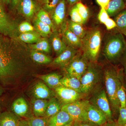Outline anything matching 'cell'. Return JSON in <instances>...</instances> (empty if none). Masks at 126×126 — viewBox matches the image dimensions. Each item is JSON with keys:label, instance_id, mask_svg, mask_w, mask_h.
<instances>
[{"label": "cell", "instance_id": "cell-25", "mask_svg": "<svg viewBox=\"0 0 126 126\" xmlns=\"http://www.w3.org/2000/svg\"><path fill=\"white\" fill-rule=\"evenodd\" d=\"M34 25L35 30L43 38H46L52 34V28L36 18L34 21Z\"/></svg>", "mask_w": 126, "mask_h": 126}, {"label": "cell", "instance_id": "cell-50", "mask_svg": "<svg viewBox=\"0 0 126 126\" xmlns=\"http://www.w3.org/2000/svg\"><path fill=\"white\" fill-rule=\"evenodd\" d=\"M2 99L0 97V113H1V108H2Z\"/></svg>", "mask_w": 126, "mask_h": 126}, {"label": "cell", "instance_id": "cell-53", "mask_svg": "<svg viewBox=\"0 0 126 126\" xmlns=\"http://www.w3.org/2000/svg\"><path fill=\"white\" fill-rule=\"evenodd\" d=\"M121 33L123 34L124 35V36H126V31H121L120 32Z\"/></svg>", "mask_w": 126, "mask_h": 126}, {"label": "cell", "instance_id": "cell-28", "mask_svg": "<svg viewBox=\"0 0 126 126\" xmlns=\"http://www.w3.org/2000/svg\"><path fill=\"white\" fill-rule=\"evenodd\" d=\"M21 41L27 44H35L41 38L40 35L35 31L21 33L18 36Z\"/></svg>", "mask_w": 126, "mask_h": 126}, {"label": "cell", "instance_id": "cell-30", "mask_svg": "<svg viewBox=\"0 0 126 126\" xmlns=\"http://www.w3.org/2000/svg\"><path fill=\"white\" fill-rule=\"evenodd\" d=\"M31 55L35 62L40 64H47L52 63V59L40 51L32 50Z\"/></svg>", "mask_w": 126, "mask_h": 126}, {"label": "cell", "instance_id": "cell-15", "mask_svg": "<svg viewBox=\"0 0 126 126\" xmlns=\"http://www.w3.org/2000/svg\"><path fill=\"white\" fill-rule=\"evenodd\" d=\"M72 122L73 120L67 113L61 110L48 119L47 126H63Z\"/></svg>", "mask_w": 126, "mask_h": 126}, {"label": "cell", "instance_id": "cell-32", "mask_svg": "<svg viewBox=\"0 0 126 126\" xmlns=\"http://www.w3.org/2000/svg\"><path fill=\"white\" fill-rule=\"evenodd\" d=\"M114 20L120 32L126 31V10H123L115 16Z\"/></svg>", "mask_w": 126, "mask_h": 126}, {"label": "cell", "instance_id": "cell-51", "mask_svg": "<svg viewBox=\"0 0 126 126\" xmlns=\"http://www.w3.org/2000/svg\"><path fill=\"white\" fill-rule=\"evenodd\" d=\"M35 0L41 3V4H43L45 2L46 0Z\"/></svg>", "mask_w": 126, "mask_h": 126}, {"label": "cell", "instance_id": "cell-31", "mask_svg": "<svg viewBox=\"0 0 126 126\" xmlns=\"http://www.w3.org/2000/svg\"><path fill=\"white\" fill-rule=\"evenodd\" d=\"M29 46L32 49L40 52L49 53L50 51L49 43L46 38H41L37 43Z\"/></svg>", "mask_w": 126, "mask_h": 126}, {"label": "cell", "instance_id": "cell-37", "mask_svg": "<svg viewBox=\"0 0 126 126\" xmlns=\"http://www.w3.org/2000/svg\"><path fill=\"white\" fill-rule=\"evenodd\" d=\"M61 0H46L43 4V9L49 13H52Z\"/></svg>", "mask_w": 126, "mask_h": 126}, {"label": "cell", "instance_id": "cell-35", "mask_svg": "<svg viewBox=\"0 0 126 126\" xmlns=\"http://www.w3.org/2000/svg\"><path fill=\"white\" fill-rule=\"evenodd\" d=\"M48 119L44 117H32L26 120L29 126H47Z\"/></svg>", "mask_w": 126, "mask_h": 126}, {"label": "cell", "instance_id": "cell-9", "mask_svg": "<svg viewBox=\"0 0 126 126\" xmlns=\"http://www.w3.org/2000/svg\"><path fill=\"white\" fill-rule=\"evenodd\" d=\"M90 103L102 112L108 118H111L112 114L110 103L106 91L104 89L99 91L95 94L91 99Z\"/></svg>", "mask_w": 126, "mask_h": 126}, {"label": "cell", "instance_id": "cell-5", "mask_svg": "<svg viewBox=\"0 0 126 126\" xmlns=\"http://www.w3.org/2000/svg\"><path fill=\"white\" fill-rule=\"evenodd\" d=\"M102 68L95 62L89 61L87 69L80 79L82 94L90 93L98 83L101 77Z\"/></svg>", "mask_w": 126, "mask_h": 126}, {"label": "cell", "instance_id": "cell-24", "mask_svg": "<svg viewBox=\"0 0 126 126\" xmlns=\"http://www.w3.org/2000/svg\"><path fill=\"white\" fill-rule=\"evenodd\" d=\"M47 99H37L33 101V111L35 117H43L47 109Z\"/></svg>", "mask_w": 126, "mask_h": 126}, {"label": "cell", "instance_id": "cell-34", "mask_svg": "<svg viewBox=\"0 0 126 126\" xmlns=\"http://www.w3.org/2000/svg\"><path fill=\"white\" fill-rule=\"evenodd\" d=\"M79 14L83 20L84 23L87 21L89 17V11L87 7L81 2H78L75 4Z\"/></svg>", "mask_w": 126, "mask_h": 126}, {"label": "cell", "instance_id": "cell-14", "mask_svg": "<svg viewBox=\"0 0 126 126\" xmlns=\"http://www.w3.org/2000/svg\"><path fill=\"white\" fill-rule=\"evenodd\" d=\"M11 111L19 118L26 119L31 118L29 115V108L27 102L23 97L16 99L11 105Z\"/></svg>", "mask_w": 126, "mask_h": 126}, {"label": "cell", "instance_id": "cell-41", "mask_svg": "<svg viewBox=\"0 0 126 126\" xmlns=\"http://www.w3.org/2000/svg\"><path fill=\"white\" fill-rule=\"evenodd\" d=\"M107 30H110L117 27V25L115 21L110 18H109L104 23Z\"/></svg>", "mask_w": 126, "mask_h": 126}, {"label": "cell", "instance_id": "cell-6", "mask_svg": "<svg viewBox=\"0 0 126 126\" xmlns=\"http://www.w3.org/2000/svg\"><path fill=\"white\" fill-rule=\"evenodd\" d=\"M90 102L87 100L78 101L62 106L61 110L67 113L74 122L85 123L87 122L86 109Z\"/></svg>", "mask_w": 126, "mask_h": 126}, {"label": "cell", "instance_id": "cell-46", "mask_svg": "<svg viewBox=\"0 0 126 126\" xmlns=\"http://www.w3.org/2000/svg\"><path fill=\"white\" fill-rule=\"evenodd\" d=\"M81 0H66L68 4L70 5L73 6L78 2H80Z\"/></svg>", "mask_w": 126, "mask_h": 126}, {"label": "cell", "instance_id": "cell-48", "mask_svg": "<svg viewBox=\"0 0 126 126\" xmlns=\"http://www.w3.org/2000/svg\"><path fill=\"white\" fill-rule=\"evenodd\" d=\"M4 92V89L2 87V86L0 85V96H1Z\"/></svg>", "mask_w": 126, "mask_h": 126}, {"label": "cell", "instance_id": "cell-19", "mask_svg": "<svg viewBox=\"0 0 126 126\" xmlns=\"http://www.w3.org/2000/svg\"><path fill=\"white\" fill-rule=\"evenodd\" d=\"M20 119L10 111L0 113V126H19Z\"/></svg>", "mask_w": 126, "mask_h": 126}, {"label": "cell", "instance_id": "cell-3", "mask_svg": "<svg viewBox=\"0 0 126 126\" xmlns=\"http://www.w3.org/2000/svg\"><path fill=\"white\" fill-rule=\"evenodd\" d=\"M126 47V41L121 33L110 35L106 41L104 54L109 61L112 63L120 61Z\"/></svg>", "mask_w": 126, "mask_h": 126}, {"label": "cell", "instance_id": "cell-18", "mask_svg": "<svg viewBox=\"0 0 126 126\" xmlns=\"http://www.w3.org/2000/svg\"><path fill=\"white\" fill-rule=\"evenodd\" d=\"M66 0H61L52 12V18L57 26L63 25L66 14Z\"/></svg>", "mask_w": 126, "mask_h": 126}, {"label": "cell", "instance_id": "cell-36", "mask_svg": "<svg viewBox=\"0 0 126 126\" xmlns=\"http://www.w3.org/2000/svg\"><path fill=\"white\" fill-rule=\"evenodd\" d=\"M69 14L71 18V20L72 21L82 25L84 24L83 20L79 14L75 4L70 9Z\"/></svg>", "mask_w": 126, "mask_h": 126}, {"label": "cell", "instance_id": "cell-16", "mask_svg": "<svg viewBox=\"0 0 126 126\" xmlns=\"http://www.w3.org/2000/svg\"><path fill=\"white\" fill-rule=\"evenodd\" d=\"M62 29L63 39L67 46L78 49L82 46V39L72 33L66 27L64 26Z\"/></svg>", "mask_w": 126, "mask_h": 126}, {"label": "cell", "instance_id": "cell-39", "mask_svg": "<svg viewBox=\"0 0 126 126\" xmlns=\"http://www.w3.org/2000/svg\"><path fill=\"white\" fill-rule=\"evenodd\" d=\"M119 116L117 121V124L123 126L126 125V107L119 108Z\"/></svg>", "mask_w": 126, "mask_h": 126}, {"label": "cell", "instance_id": "cell-26", "mask_svg": "<svg viewBox=\"0 0 126 126\" xmlns=\"http://www.w3.org/2000/svg\"><path fill=\"white\" fill-rule=\"evenodd\" d=\"M51 42L53 48L57 56L63 52L67 48L66 44L56 33L52 36Z\"/></svg>", "mask_w": 126, "mask_h": 126}, {"label": "cell", "instance_id": "cell-20", "mask_svg": "<svg viewBox=\"0 0 126 126\" xmlns=\"http://www.w3.org/2000/svg\"><path fill=\"white\" fill-rule=\"evenodd\" d=\"M36 77L44 81L49 87L54 89L61 86L60 80L63 77L61 75L56 73L38 75Z\"/></svg>", "mask_w": 126, "mask_h": 126}, {"label": "cell", "instance_id": "cell-4", "mask_svg": "<svg viewBox=\"0 0 126 126\" xmlns=\"http://www.w3.org/2000/svg\"><path fill=\"white\" fill-rule=\"evenodd\" d=\"M120 73L112 67L106 69L104 73L106 94L111 106L115 110H119L120 107L117 96Z\"/></svg>", "mask_w": 126, "mask_h": 126}, {"label": "cell", "instance_id": "cell-38", "mask_svg": "<svg viewBox=\"0 0 126 126\" xmlns=\"http://www.w3.org/2000/svg\"><path fill=\"white\" fill-rule=\"evenodd\" d=\"M18 31L21 33L35 31L34 26H33L30 23L26 21H24L21 23L18 26Z\"/></svg>", "mask_w": 126, "mask_h": 126}, {"label": "cell", "instance_id": "cell-45", "mask_svg": "<svg viewBox=\"0 0 126 126\" xmlns=\"http://www.w3.org/2000/svg\"><path fill=\"white\" fill-rule=\"evenodd\" d=\"M19 126H29L26 119H20Z\"/></svg>", "mask_w": 126, "mask_h": 126}, {"label": "cell", "instance_id": "cell-52", "mask_svg": "<svg viewBox=\"0 0 126 126\" xmlns=\"http://www.w3.org/2000/svg\"><path fill=\"white\" fill-rule=\"evenodd\" d=\"M73 122H72L70 123L69 124H67V125H65V126H73Z\"/></svg>", "mask_w": 126, "mask_h": 126}, {"label": "cell", "instance_id": "cell-55", "mask_svg": "<svg viewBox=\"0 0 126 126\" xmlns=\"http://www.w3.org/2000/svg\"><path fill=\"white\" fill-rule=\"evenodd\" d=\"M125 3H126V0H125Z\"/></svg>", "mask_w": 126, "mask_h": 126}, {"label": "cell", "instance_id": "cell-10", "mask_svg": "<svg viewBox=\"0 0 126 126\" xmlns=\"http://www.w3.org/2000/svg\"><path fill=\"white\" fill-rule=\"evenodd\" d=\"M86 116L87 122L97 126L105 124L108 118L102 112L90 102L86 109Z\"/></svg>", "mask_w": 126, "mask_h": 126}, {"label": "cell", "instance_id": "cell-21", "mask_svg": "<svg viewBox=\"0 0 126 126\" xmlns=\"http://www.w3.org/2000/svg\"><path fill=\"white\" fill-rule=\"evenodd\" d=\"M61 86L71 89L82 94L80 80L77 78L67 74L60 80Z\"/></svg>", "mask_w": 126, "mask_h": 126}, {"label": "cell", "instance_id": "cell-13", "mask_svg": "<svg viewBox=\"0 0 126 126\" xmlns=\"http://www.w3.org/2000/svg\"><path fill=\"white\" fill-rule=\"evenodd\" d=\"M37 3L34 0H20L16 7L18 12L27 19H31L36 13Z\"/></svg>", "mask_w": 126, "mask_h": 126}, {"label": "cell", "instance_id": "cell-57", "mask_svg": "<svg viewBox=\"0 0 126 126\" xmlns=\"http://www.w3.org/2000/svg\"><path fill=\"white\" fill-rule=\"evenodd\" d=\"M126 126V125H124V126Z\"/></svg>", "mask_w": 126, "mask_h": 126}, {"label": "cell", "instance_id": "cell-22", "mask_svg": "<svg viewBox=\"0 0 126 126\" xmlns=\"http://www.w3.org/2000/svg\"><path fill=\"white\" fill-rule=\"evenodd\" d=\"M126 7L125 0H112L110 1L106 8L109 17L115 16Z\"/></svg>", "mask_w": 126, "mask_h": 126}, {"label": "cell", "instance_id": "cell-29", "mask_svg": "<svg viewBox=\"0 0 126 126\" xmlns=\"http://www.w3.org/2000/svg\"><path fill=\"white\" fill-rule=\"evenodd\" d=\"M120 77L118 85L117 96L120 103V107L124 108L126 107V88L121 79L123 70H120Z\"/></svg>", "mask_w": 126, "mask_h": 126}, {"label": "cell", "instance_id": "cell-40", "mask_svg": "<svg viewBox=\"0 0 126 126\" xmlns=\"http://www.w3.org/2000/svg\"><path fill=\"white\" fill-rule=\"evenodd\" d=\"M110 18L106 9L101 8L98 15V19L100 23L104 24L107 20Z\"/></svg>", "mask_w": 126, "mask_h": 126}, {"label": "cell", "instance_id": "cell-11", "mask_svg": "<svg viewBox=\"0 0 126 126\" xmlns=\"http://www.w3.org/2000/svg\"><path fill=\"white\" fill-rule=\"evenodd\" d=\"M56 94L64 104L79 100L81 94L71 89L61 86L55 89Z\"/></svg>", "mask_w": 126, "mask_h": 126}, {"label": "cell", "instance_id": "cell-8", "mask_svg": "<svg viewBox=\"0 0 126 126\" xmlns=\"http://www.w3.org/2000/svg\"><path fill=\"white\" fill-rule=\"evenodd\" d=\"M16 31L15 23L5 10L4 6L0 1V32L14 39Z\"/></svg>", "mask_w": 126, "mask_h": 126}, {"label": "cell", "instance_id": "cell-47", "mask_svg": "<svg viewBox=\"0 0 126 126\" xmlns=\"http://www.w3.org/2000/svg\"><path fill=\"white\" fill-rule=\"evenodd\" d=\"M11 1V0H0V1L4 6L10 5Z\"/></svg>", "mask_w": 126, "mask_h": 126}, {"label": "cell", "instance_id": "cell-27", "mask_svg": "<svg viewBox=\"0 0 126 126\" xmlns=\"http://www.w3.org/2000/svg\"><path fill=\"white\" fill-rule=\"evenodd\" d=\"M66 26L68 29L80 39L83 38L87 33V31L82 25L75 23L71 20L68 21Z\"/></svg>", "mask_w": 126, "mask_h": 126}, {"label": "cell", "instance_id": "cell-43", "mask_svg": "<svg viewBox=\"0 0 126 126\" xmlns=\"http://www.w3.org/2000/svg\"><path fill=\"white\" fill-rule=\"evenodd\" d=\"M110 1V0H96L97 3L101 8L105 9L108 5Z\"/></svg>", "mask_w": 126, "mask_h": 126}, {"label": "cell", "instance_id": "cell-7", "mask_svg": "<svg viewBox=\"0 0 126 126\" xmlns=\"http://www.w3.org/2000/svg\"><path fill=\"white\" fill-rule=\"evenodd\" d=\"M89 61L83 54L78 52L69 63L65 68L67 74L80 80L87 69Z\"/></svg>", "mask_w": 126, "mask_h": 126}, {"label": "cell", "instance_id": "cell-2", "mask_svg": "<svg viewBox=\"0 0 126 126\" xmlns=\"http://www.w3.org/2000/svg\"><path fill=\"white\" fill-rule=\"evenodd\" d=\"M102 43V34L98 28L87 31L82 39V53L88 60L96 62L99 55Z\"/></svg>", "mask_w": 126, "mask_h": 126}, {"label": "cell", "instance_id": "cell-12", "mask_svg": "<svg viewBox=\"0 0 126 126\" xmlns=\"http://www.w3.org/2000/svg\"><path fill=\"white\" fill-rule=\"evenodd\" d=\"M79 52L78 49L67 46L66 49L52 61L55 66L65 68Z\"/></svg>", "mask_w": 126, "mask_h": 126}, {"label": "cell", "instance_id": "cell-1", "mask_svg": "<svg viewBox=\"0 0 126 126\" xmlns=\"http://www.w3.org/2000/svg\"><path fill=\"white\" fill-rule=\"evenodd\" d=\"M13 38L0 32V83H11L18 69L16 49Z\"/></svg>", "mask_w": 126, "mask_h": 126}, {"label": "cell", "instance_id": "cell-23", "mask_svg": "<svg viewBox=\"0 0 126 126\" xmlns=\"http://www.w3.org/2000/svg\"><path fill=\"white\" fill-rule=\"evenodd\" d=\"M62 107L58 98L54 97L52 98L48 101L47 109L43 117L48 119L60 111Z\"/></svg>", "mask_w": 126, "mask_h": 126}, {"label": "cell", "instance_id": "cell-54", "mask_svg": "<svg viewBox=\"0 0 126 126\" xmlns=\"http://www.w3.org/2000/svg\"><path fill=\"white\" fill-rule=\"evenodd\" d=\"M119 126V125H118V124H114V125H113V126Z\"/></svg>", "mask_w": 126, "mask_h": 126}, {"label": "cell", "instance_id": "cell-49", "mask_svg": "<svg viewBox=\"0 0 126 126\" xmlns=\"http://www.w3.org/2000/svg\"><path fill=\"white\" fill-rule=\"evenodd\" d=\"M79 126H92L89 124L85 123H82L79 125Z\"/></svg>", "mask_w": 126, "mask_h": 126}, {"label": "cell", "instance_id": "cell-17", "mask_svg": "<svg viewBox=\"0 0 126 126\" xmlns=\"http://www.w3.org/2000/svg\"><path fill=\"white\" fill-rule=\"evenodd\" d=\"M33 93L34 96L37 99H49L55 96L54 93L41 82H38L35 85Z\"/></svg>", "mask_w": 126, "mask_h": 126}, {"label": "cell", "instance_id": "cell-33", "mask_svg": "<svg viewBox=\"0 0 126 126\" xmlns=\"http://www.w3.org/2000/svg\"><path fill=\"white\" fill-rule=\"evenodd\" d=\"M36 18L41 22L48 25L52 29L54 28V25L50 19L49 13L43 8L40 9L37 12Z\"/></svg>", "mask_w": 126, "mask_h": 126}, {"label": "cell", "instance_id": "cell-44", "mask_svg": "<svg viewBox=\"0 0 126 126\" xmlns=\"http://www.w3.org/2000/svg\"><path fill=\"white\" fill-rule=\"evenodd\" d=\"M20 0H11L10 6L11 9L14 10L16 9L19 1Z\"/></svg>", "mask_w": 126, "mask_h": 126}, {"label": "cell", "instance_id": "cell-42", "mask_svg": "<svg viewBox=\"0 0 126 126\" xmlns=\"http://www.w3.org/2000/svg\"><path fill=\"white\" fill-rule=\"evenodd\" d=\"M120 61H121L122 64L123 66L124 74L126 76V47L122 55L121 58L120 59Z\"/></svg>", "mask_w": 126, "mask_h": 126}, {"label": "cell", "instance_id": "cell-56", "mask_svg": "<svg viewBox=\"0 0 126 126\" xmlns=\"http://www.w3.org/2000/svg\"><path fill=\"white\" fill-rule=\"evenodd\" d=\"M77 126V125H74V126Z\"/></svg>", "mask_w": 126, "mask_h": 126}]
</instances>
